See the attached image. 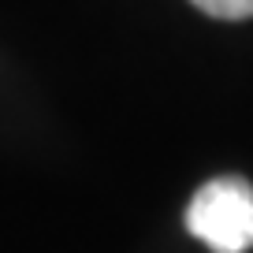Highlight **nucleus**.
<instances>
[{
    "instance_id": "obj_2",
    "label": "nucleus",
    "mask_w": 253,
    "mask_h": 253,
    "mask_svg": "<svg viewBox=\"0 0 253 253\" xmlns=\"http://www.w3.org/2000/svg\"><path fill=\"white\" fill-rule=\"evenodd\" d=\"M212 19H253V0H190Z\"/></svg>"
},
{
    "instance_id": "obj_1",
    "label": "nucleus",
    "mask_w": 253,
    "mask_h": 253,
    "mask_svg": "<svg viewBox=\"0 0 253 253\" xmlns=\"http://www.w3.org/2000/svg\"><path fill=\"white\" fill-rule=\"evenodd\" d=\"M186 231L212 253L253 250V186L242 175H220L198 186L186 205Z\"/></svg>"
}]
</instances>
